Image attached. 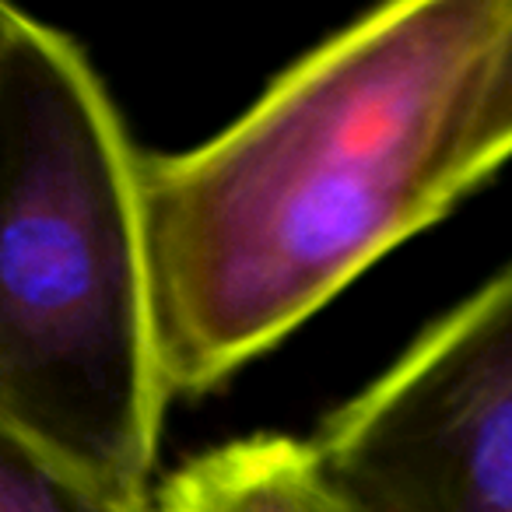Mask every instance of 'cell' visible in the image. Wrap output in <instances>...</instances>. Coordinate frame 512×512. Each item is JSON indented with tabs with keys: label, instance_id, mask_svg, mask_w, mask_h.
Wrapping results in <instances>:
<instances>
[{
	"label": "cell",
	"instance_id": "5",
	"mask_svg": "<svg viewBox=\"0 0 512 512\" xmlns=\"http://www.w3.org/2000/svg\"><path fill=\"white\" fill-rule=\"evenodd\" d=\"M0 512H151V502L88 481L0 425Z\"/></svg>",
	"mask_w": 512,
	"mask_h": 512
},
{
	"label": "cell",
	"instance_id": "2",
	"mask_svg": "<svg viewBox=\"0 0 512 512\" xmlns=\"http://www.w3.org/2000/svg\"><path fill=\"white\" fill-rule=\"evenodd\" d=\"M141 162L71 36L0 22V425L151 502L169 393L151 327Z\"/></svg>",
	"mask_w": 512,
	"mask_h": 512
},
{
	"label": "cell",
	"instance_id": "3",
	"mask_svg": "<svg viewBox=\"0 0 512 512\" xmlns=\"http://www.w3.org/2000/svg\"><path fill=\"white\" fill-rule=\"evenodd\" d=\"M309 442L348 512H512V264Z\"/></svg>",
	"mask_w": 512,
	"mask_h": 512
},
{
	"label": "cell",
	"instance_id": "6",
	"mask_svg": "<svg viewBox=\"0 0 512 512\" xmlns=\"http://www.w3.org/2000/svg\"><path fill=\"white\" fill-rule=\"evenodd\" d=\"M509 158H512V8L502 32H498V43L488 57V67H484L481 88H477L474 113H470L467 148H463L467 186L477 190Z\"/></svg>",
	"mask_w": 512,
	"mask_h": 512
},
{
	"label": "cell",
	"instance_id": "4",
	"mask_svg": "<svg viewBox=\"0 0 512 512\" xmlns=\"http://www.w3.org/2000/svg\"><path fill=\"white\" fill-rule=\"evenodd\" d=\"M151 512H344L309 439L249 435L193 456L151 491Z\"/></svg>",
	"mask_w": 512,
	"mask_h": 512
},
{
	"label": "cell",
	"instance_id": "8",
	"mask_svg": "<svg viewBox=\"0 0 512 512\" xmlns=\"http://www.w3.org/2000/svg\"><path fill=\"white\" fill-rule=\"evenodd\" d=\"M341 509H344V505H341ZM344 512H348V509H344Z\"/></svg>",
	"mask_w": 512,
	"mask_h": 512
},
{
	"label": "cell",
	"instance_id": "7",
	"mask_svg": "<svg viewBox=\"0 0 512 512\" xmlns=\"http://www.w3.org/2000/svg\"><path fill=\"white\" fill-rule=\"evenodd\" d=\"M4 8H8V4H0V22H4Z\"/></svg>",
	"mask_w": 512,
	"mask_h": 512
},
{
	"label": "cell",
	"instance_id": "1",
	"mask_svg": "<svg viewBox=\"0 0 512 512\" xmlns=\"http://www.w3.org/2000/svg\"><path fill=\"white\" fill-rule=\"evenodd\" d=\"M512 0L369 11L204 144L144 155L151 327L169 397L246 369L470 193V113Z\"/></svg>",
	"mask_w": 512,
	"mask_h": 512
}]
</instances>
